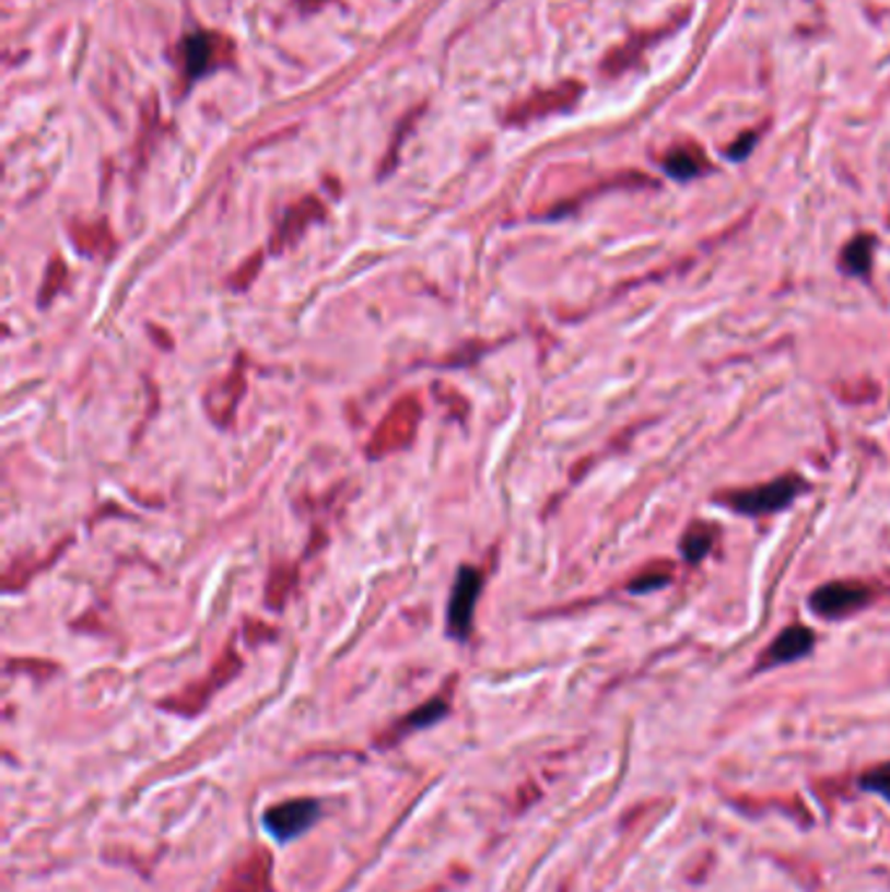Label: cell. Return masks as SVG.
<instances>
[{"mask_svg":"<svg viewBox=\"0 0 890 892\" xmlns=\"http://www.w3.org/2000/svg\"><path fill=\"white\" fill-rule=\"evenodd\" d=\"M805 489H807V483L801 481L799 476H781L771 483L754 485V489H739V491L724 493V496H718V502L726 504L731 512H737V515L760 517V515H773V512L786 509V506L792 504Z\"/></svg>","mask_w":890,"mask_h":892,"instance_id":"obj_1","label":"cell"},{"mask_svg":"<svg viewBox=\"0 0 890 892\" xmlns=\"http://www.w3.org/2000/svg\"><path fill=\"white\" fill-rule=\"evenodd\" d=\"M875 587L859 579H835V583L820 585L818 590L809 595V608L818 613L820 619L839 621L846 617H854L862 608H867L875 600Z\"/></svg>","mask_w":890,"mask_h":892,"instance_id":"obj_2","label":"cell"},{"mask_svg":"<svg viewBox=\"0 0 890 892\" xmlns=\"http://www.w3.org/2000/svg\"><path fill=\"white\" fill-rule=\"evenodd\" d=\"M272 867V854L261 846L254 848L222 877L218 892H274Z\"/></svg>","mask_w":890,"mask_h":892,"instance_id":"obj_3","label":"cell"},{"mask_svg":"<svg viewBox=\"0 0 890 892\" xmlns=\"http://www.w3.org/2000/svg\"><path fill=\"white\" fill-rule=\"evenodd\" d=\"M316 820H319V801L290 799L267 809L265 828L278 837V841L285 843L306 833Z\"/></svg>","mask_w":890,"mask_h":892,"instance_id":"obj_4","label":"cell"},{"mask_svg":"<svg viewBox=\"0 0 890 892\" xmlns=\"http://www.w3.org/2000/svg\"><path fill=\"white\" fill-rule=\"evenodd\" d=\"M812 647H815V632L809 630V626H801V624L786 626V630L781 632L778 637L771 642V647L763 653L760 666L771 668V666L794 664V660L805 658Z\"/></svg>","mask_w":890,"mask_h":892,"instance_id":"obj_5","label":"cell"},{"mask_svg":"<svg viewBox=\"0 0 890 892\" xmlns=\"http://www.w3.org/2000/svg\"><path fill=\"white\" fill-rule=\"evenodd\" d=\"M478 583H481V579H478V574L473 570H462L460 577H457L455 595H452V603H449V624H452V632H455L457 637H465V632H468Z\"/></svg>","mask_w":890,"mask_h":892,"instance_id":"obj_6","label":"cell"},{"mask_svg":"<svg viewBox=\"0 0 890 892\" xmlns=\"http://www.w3.org/2000/svg\"><path fill=\"white\" fill-rule=\"evenodd\" d=\"M711 162H707L705 152L698 146H677L664 157V171L677 180H692L703 175Z\"/></svg>","mask_w":890,"mask_h":892,"instance_id":"obj_7","label":"cell"},{"mask_svg":"<svg viewBox=\"0 0 890 892\" xmlns=\"http://www.w3.org/2000/svg\"><path fill=\"white\" fill-rule=\"evenodd\" d=\"M875 256V235H856L841 251V269L854 277H869Z\"/></svg>","mask_w":890,"mask_h":892,"instance_id":"obj_8","label":"cell"},{"mask_svg":"<svg viewBox=\"0 0 890 892\" xmlns=\"http://www.w3.org/2000/svg\"><path fill=\"white\" fill-rule=\"evenodd\" d=\"M716 538H718L716 525L692 523L682 536V556L690 561V564H698V561H703L707 553H711L713 545H716Z\"/></svg>","mask_w":890,"mask_h":892,"instance_id":"obj_9","label":"cell"},{"mask_svg":"<svg viewBox=\"0 0 890 892\" xmlns=\"http://www.w3.org/2000/svg\"><path fill=\"white\" fill-rule=\"evenodd\" d=\"M444 713H447V705H444L442 700L429 702V705H423L421 709H418V713L408 715V718H405V723L400 726V733H397V736H402V733H408V731H415V728L429 726V723L440 720Z\"/></svg>","mask_w":890,"mask_h":892,"instance_id":"obj_10","label":"cell"},{"mask_svg":"<svg viewBox=\"0 0 890 892\" xmlns=\"http://www.w3.org/2000/svg\"><path fill=\"white\" fill-rule=\"evenodd\" d=\"M865 786H869L873 790H878V794L890 796V765H888V767H880L878 773H873V775H869V778H865Z\"/></svg>","mask_w":890,"mask_h":892,"instance_id":"obj_11","label":"cell"},{"mask_svg":"<svg viewBox=\"0 0 890 892\" xmlns=\"http://www.w3.org/2000/svg\"><path fill=\"white\" fill-rule=\"evenodd\" d=\"M754 139H758V133L750 131V133H745V139H737V141H734V146L728 149V157H731V160H741V157H747V154L752 152Z\"/></svg>","mask_w":890,"mask_h":892,"instance_id":"obj_12","label":"cell"}]
</instances>
